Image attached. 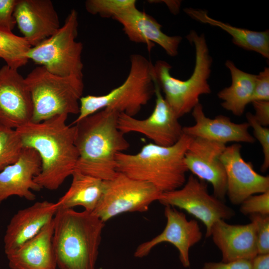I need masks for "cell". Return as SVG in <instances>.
Here are the masks:
<instances>
[{"label": "cell", "instance_id": "1", "mask_svg": "<svg viewBox=\"0 0 269 269\" xmlns=\"http://www.w3.org/2000/svg\"><path fill=\"white\" fill-rule=\"evenodd\" d=\"M68 115L40 123L30 122L15 129L23 147L35 149L41 162L34 178L41 188L55 190L75 169L79 154L75 144L76 127L66 123Z\"/></svg>", "mask_w": 269, "mask_h": 269}, {"label": "cell", "instance_id": "2", "mask_svg": "<svg viewBox=\"0 0 269 269\" xmlns=\"http://www.w3.org/2000/svg\"><path fill=\"white\" fill-rule=\"evenodd\" d=\"M119 114L104 109L74 125L75 144L79 154L75 170L104 181L115 176L116 155L130 146L118 128Z\"/></svg>", "mask_w": 269, "mask_h": 269}, {"label": "cell", "instance_id": "3", "mask_svg": "<svg viewBox=\"0 0 269 269\" xmlns=\"http://www.w3.org/2000/svg\"><path fill=\"white\" fill-rule=\"evenodd\" d=\"M52 244L59 269H95L105 226L93 212L58 208Z\"/></svg>", "mask_w": 269, "mask_h": 269}, {"label": "cell", "instance_id": "4", "mask_svg": "<svg viewBox=\"0 0 269 269\" xmlns=\"http://www.w3.org/2000/svg\"><path fill=\"white\" fill-rule=\"evenodd\" d=\"M193 138L183 134L178 141L171 146L150 142L136 153H119L116 155L117 172L149 183L161 192L178 189L186 181L188 169L184 156Z\"/></svg>", "mask_w": 269, "mask_h": 269}, {"label": "cell", "instance_id": "5", "mask_svg": "<svg viewBox=\"0 0 269 269\" xmlns=\"http://www.w3.org/2000/svg\"><path fill=\"white\" fill-rule=\"evenodd\" d=\"M186 37L195 49L194 69L189 78L181 80L172 76L171 66L165 61L158 60L153 66L154 77L163 90L164 98L178 119L192 111L199 103L201 95L211 92L208 80L212 61L204 35H199L191 30Z\"/></svg>", "mask_w": 269, "mask_h": 269}, {"label": "cell", "instance_id": "6", "mask_svg": "<svg viewBox=\"0 0 269 269\" xmlns=\"http://www.w3.org/2000/svg\"><path fill=\"white\" fill-rule=\"evenodd\" d=\"M130 63L129 74L120 86L104 95L80 98L79 113L71 125L104 109L132 117L138 113L154 94L153 65L139 54L131 55Z\"/></svg>", "mask_w": 269, "mask_h": 269}, {"label": "cell", "instance_id": "7", "mask_svg": "<svg viewBox=\"0 0 269 269\" xmlns=\"http://www.w3.org/2000/svg\"><path fill=\"white\" fill-rule=\"evenodd\" d=\"M25 79L33 103L31 122L37 123L57 115L79 114L83 79L57 75L38 66Z\"/></svg>", "mask_w": 269, "mask_h": 269}, {"label": "cell", "instance_id": "8", "mask_svg": "<svg viewBox=\"0 0 269 269\" xmlns=\"http://www.w3.org/2000/svg\"><path fill=\"white\" fill-rule=\"evenodd\" d=\"M78 24V13L72 9L63 26L51 36L29 49L28 59L52 74L83 79V45L76 40Z\"/></svg>", "mask_w": 269, "mask_h": 269}, {"label": "cell", "instance_id": "9", "mask_svg": "<svg viewBox=\"0 0 269 269\" xmlns=\"http://www.w3.org/2000/svg\"><path fill=\"white\" fill-rule=\"evenodd\" d=\"M161 193L149 183L118 172L112 179L104 181L102 196L93 212L105 223L123 213L145 212Z\"/></svg>", "mask_w": 269, "mask_h": 269}, {"label": "cell", "instance_id": "10", "mask_svg": "<svg viewBox=\"0 0 269 269\" xmlns=\"http://www.w3.org/2000/svg\"><path fill=\"white\" fill-rule=\"evenodd\" d=\"M164 206L184 210L205 226L206 237H210L213 225L219 220H228L235 213L223 201L209 194L205 181L190 174L180 188L162 192L158 200Z\"/></svg>", "mask_w": 269, "mask_h": 269}, {"label": "cell", "instance_id": "11", "mask_svg": "<svg viewBox=\"0 0 269 269\" xmlns=\"http://www.w3.org/2000/svg\"><path fill=\"white\" fill-rule=\"evenodd\" d=\"M153 79L156 99L151 114L146 119L140 120L125 113H120L118 128L125 134L137 133L145 135L155 144L171 146L177 142L182 135L183 127L163 97L153 71Z\"/></svg>", "mask_w": 269, "mask_h": 269}, {"label": "cell", "instance_id": "12", "mask_svg": "<svg viewBox=\"0 0 269 269\" xmlns=\"http://www.w3.org/2000/svg\"><path fill=\"white\" fill-rule=\"evenodd\" d=\"M33 103L27 84L17 69H0V125L13 129L31 122Z\"/></svg>", "mask_w": 269, "mask_h": 269}, {"label": "cell", "instance_id": "13", "mask_svg": "<svg viewBox=\"0 0 269 269\" xmlns=\"http://www.w3.org/2000/svg\"><path fill=\"white\" fill-rule=\"evenodd\" d=\"M242 146L234 143L226 147L220 156L227 177V193L230 202L241 204L247 198L269 191V176L257 172L251 162L242 157Z\"/></svg>", "mask_w": 269, "mask_h": 269}, {"label": "cell", "instance_id": "14", "mask_svg": "<svg viewBox=\"0 0 269 269\" xmlns=\"http://www.w3.org/2000/svg\"><path fill=\"white\" fill-rule=\"evenodd\" d=\"M226 147L223 143L195 137L184 156L188 171L198 179L210 183L213 195L223 201L227 193V177L220 156Z\"/></svg>", "mask_w": 269, "mask_h": 269}, {"label": "cell", "instance_id": "15", "mask_svg": "<svg viewBox=\"0 0 269 269\" xmlns=\"http://www.w3.org/2000/svg\"><path fill=\"white\" fill-rule=\"evenodd\" d=\"M166 224L163 231L151 240L140 244L134 256L141 258L148 255L156 245L164 242L172 244L179 252V260L185 268L190 266V249L202 239V233L197 222L188 220L186 215L170 206H165Z\"/></svg>", "mask_w": 269, "mask_h": 269}, {"label": "cell", "instance_id": "16", "mask_svg": "<svg viewBox=\"0 0 269 269\" xmlns=\"http://www.w3.org/2000/svg\"><path fill=\"white\" fill-rule=\"evenodd\" d=\"M13 16L22 37L32 47L60 27L58 13L50 0H18Z\"/></svg>", "mask_w": 269, "mask_h": 269}, {"label": "cell", "instance_id": "17", "mask_svg": "<svg viewBox=\"0 0 269 269\" xmlns=\"http://www.w3.org/2000/svg\"><path fill=\"white\" fill-rule=\"evenodd\" d=\"M41 166L38 152L34 149L23 147L18 160L0 171V204L12 196L34 200L36 196L32 191L42 189L34 180L39 174Z\"/></svg>", "mask_w": 269, "mask_h": 269}, {"label": "cell", "instance_id": "18", "mask_svg": "<svg viewBox=\"0 0 269 269\" xmlns=\"http://www.w3.org/2000/svg\"><path fill=\"white\" fill-rule=\"evenodd\" d=\"M113 19L123 26V30L130 41L146 45L150 51L156 43L170 56L178 54L182 37L169 36L161 30L162 25L151 15L139 10L136 6L117 15Z\"/></svg>", "mask_w": 269, "mask_h": 269}, {"label": "cell", "instance_id": "19", "mask_svg": "<svg viewBox=\"0 0 269 269\" xmlns=\"http://www.w3.org/2000/svg\"><path fill=\"white\" fill-rule=\"evenodd\" d=\"M58 209L56 203L44 200L18 210L7 226L3 240L5 253L36 235L53 219Z\"/></svg>", "mask_w": 269, "mask_h": 269}, {"label": "cell", "instance_id": "20", "mask_svg": "<svg viewBox=\"0 0 269 269\" xmlns=\"http://www.w3.org/2000/svg\"><path fill=\"white\" fill-rule=\"evenodd\" d=\"M210 236L220 250L223 262L252 260L258 254L255 225H232L219 220L212 226Z\"/></svg>", "mask_w": 269, "mask_h": 269}, {"label": "cell", "instance_id": "21", "mask_svg": "<svg viewBox=\"0 0 269 269\" xmlns=\"http://www.w3.org/2000/svg\"><path fill=\"white\" fill-rule=\"evenodd\" d=\"M195 123L183 127V133L226 144L230 142L254 143L255 138L249 132L248 123L236 124L229 117L219 115L213 119L206 116L199 103L192 110Z\"/></svg>", "mask_w": 269, "mask_h": 269}, {"label": "cell", "instance_id": "22", "mask_svg": "<svg viewBox=\"0 0 269 269\" xmlns=\"http://www.w3.org/2000/svg\"><path fill=\"white\" fill-rule=\"evenodd\" d=\"M53 219L36 235L6 253L11 269H56L52 244Z\"/></svg>", "mask_w": 269, "mask_h": 269}, {"label": "cell", "instance_id": "23", "mask_svg": "<svg viewBox=\"0 0 269 269\" xmlns=\"http://www.w3.org/2000/svg\"><path fill=\"white\" fill-rule=\"evenodd\" d=\"M71 185L56 203L60 209L81 206L93 212L102 196L104 181L75 170L71 175Z\"/></svg>", "mask_w": 269, "mask_h": 269}, {"label": "cell", "instance_id": "24", "mask_svg": "<svg viewBox=\"0 0 269 269\" xmlns=\"http://www.w3.org/2000/svg\"><path fill=\"white\" fill-rule=\"evenodd\" d=\"M184 12L201 22L221 28L232 37L233 43L245 50L256 52L269 58V30L256 31L233 26L210 17L206 10L186 8Z\"/></svg>", "mask_w": 269, "mask_h": 269}, {"label": "cell", "instance_id": "25", "mask_svg": "<svg viewBox=\"0 0 269 269\" xmlns=\"http://www.w3.org/2000/svg\"><path fill=\"white\" fill-rule=\"evenodd\" d=\"M225 65L230 72L232 83L229 87L221 90L218 96L223 101V108L240 116L251 103L256 75L242 71L230 60H227Z\"/></svg>", "mask_w": 269, "mask_h": 269}, {"label": "cell", "instance_id": "26", "mask_svg": "<svg viewBox=\"0 0 269 269\" xmlns=\"http://www.w3.org/2000/svg\"><path fill=\"white\" fill-rule=\"evenodd\" d=\"M31 47L22 36L0 31V58L8 67L18 70L26 64L29 60L27 53Z\"/></svg>", "mask_w": 269, "mask_h": 269}, {"label": "cell", "instance_id": "27", "mask_svg": "<svg viewBox=\"0 0 269 269\" xmlns=\"http://www.w3.org/2000/svg\"><path fill=\"white\" fill-rule=\"evenodd\" d=\"M22 148L15 129L0 125V171L18 160Z\"/></svg>", "mask_w": 269, "mask_h": 269}, {"label": "cell", "instance_id": "28", "mask_svg": "<svg viewBox=\"0 0 269 269\" xmlns=\"http://www.w3.org/2000/svg\"><path fill=\"white\" fill-rule=\"evenodd\" d=\"M85 6L90 14L103 18H113L136 6L135 0H87Z\"/></svg>", "mask_w": 269, "mask_h": 269}, {"label": "cell", "instance_id": "29", "mask_svg": "<svg viewBox=\"0 0 269 269\" xmlns=\"http://www.w3.org/2000/svg\"><path fill=\"white\" fill-rule=\"evenodd\" d=\"M249 216L251 222L255 225L258 254H269V215Z\"/></svg>", "mask_w": 269, "mask_h": 269}, {"label": "cell", "instance_id": "30", "mask_svg": "<svg viewBox=\"0 0 269 269\" xmlns=\"http://www.w3.org/2000/svg\"><path fill=\"white\" fill-rule=\"evenodd\" d=\"M246 118L250 127L253 129L254 138L260 143L264 154V161L261 167L262 172L269 167V129L260 125L251 113L246 114Z\"/></svg>", "mask_w": 269, "mask_h": 269}, {"label": "cell", "instance_id": "31", "mask_svg": "<svg viewBox=\"0 0 269 269\" xmlns=\"http://www.w3.org/2000/svg\"><path fill=\"white\" fill-rule=\"evenodd\" d=\"M240 205V210L244 215H269V191L250 196Z\"/></svg>", "mask_w": 269, "mask_h": 269}, {"label": "cell", "instance_id": "32", "mask_svg": "<svg viewBox=\"0 0 269 269\" xmlns=\"http://www.w3.org/2000/svg\"><path fill=\"white\" fill-rule=\"evenodd\" d=\"M18 0H0V31L11 32L16 25L13 13Z\"/></svg>", "mask_w": 269, "mask_h": 269}, {"label": "cell", "instance_id": "33", "mask_svg": "<svg viewBox=\"0 0 269 269\" xmlns=\"http://www.w3.org/2000/svg\"><path fill=\"white\" fill-rule=\"evenodd\" d=\"M254 101H269V68L256 75L252 102Z\"/></svg>", "mask_w": 269, "mask_h": 269}, {"label": "cell", "instance_id": "34", "mask_svg": "<svg viewBox=\"0 0 269 269\" xmlns=\"http://www.w3.org/2000/svg\"><path fill=\"white\" fill-rule=\"evenodd\" d=\"M202 269H252L251 260H238L229 262H207Z\"/></svg>", "mask_w": 269, "mask_h": 269}, {"label": "cell", "instance_id": "35", "mask_svg": "<svg viewBox=\"0 0 269 269\" xmlns=\"http://www.w3.org/2000/svg\"><path fill=\"white\" fill-rule=\"evenodd\" d=\"M255 110V119L262 126L269 125V101H254L251 102Z\"/></svg>", "mask_w": 269, "mask_h": 269}, {"label": "cell", "instance_id": "36", "mask_svg": "<svg viewBox=\"0 0 269 269\" xmlns=\"http://www.w3.org/2000/svg\"><path fill=\"white\" fill-rule=\"evenodd\" d=\"M251 263L252 269H269V254H258Z\"/></svg>", "mask_w": 269, "mask_h": 269}]
</instances>
